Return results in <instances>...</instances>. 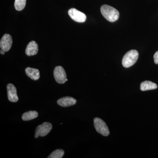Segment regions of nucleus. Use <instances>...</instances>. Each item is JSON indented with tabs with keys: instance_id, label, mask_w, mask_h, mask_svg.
Segmentation results:
<instances>
[{
	"instance_id": "nucleus-1",
	"label": "nucleus",
	"mask_w": 158,
	"mask_h": 158,
	"mask_svg": "<svg viewBox=\"0 0 158 158\" xmlns=\"http://www.w3.org/2000/svg\"><path fill=\"white\" fill-rule=\"evenodd\" d=\"M100 10L103 17L110 22L116 21L119 18V12L112 6L106 5H103L101 7Z\"/></svg>"
},
{
	"instance_id": "nucleus-2",
	"label": "nucleus",
	"mask_w": 158,
	"mask_h": 158,
	"mask_svg": "<svg viewBox=\"0 0 158 158\" xmlns=\"http://www.w3.org/2000/svg\"><path fill=\"white\" fill-rule=\"evenodd\" d=\"M139 54L136 50H131L125 54L122 59V65L125 68H129L138 60Z\"/></svg>"
},
{
	"instance_id": "nucleus-3",
	"label": "nucleus",
	"mask_w": 158,
	"mask_h": 158,
	"mask_svg": "<svg viewBox=\"0 0 158 158\" xmlns=\"http://www.w3.org/2000/svg\"><path fill=\"white\" fill-rule=\"evenodd\" d=\"M94 123L97 132L104 136H108L110 135L109 128L103 120L97 117L94 119Z\"/></svg>"
},
{
	"instance_id": "nucleus-4",
	"label": "nucleus",
	"mask_w": 158,
	"mask_h": 158,
	"mask_svg": "<svg viewBox=\"0 0 158 158\" xmlns=\"http://www.w3.org/2000/svg\"><path fill=\"white\" fill-rule=\"evenodd\" d=\"M52 128V126L48 122H44L41 125H40L36 128L35 131V138H38L39 136L44 137L51 131Z\"/></svg>"
},
{
	"instance_id": "nucleus-5",
	"label": "nucleus",
	"mask_w": 158,
	"mask_h": 158,
	"mask_svg": "<svg viewBox=\"0 0 158 158\" xmlns=\"http://www.w3.org/2000/svg\"><path fill=\"white\" fill-rule=\"evenodd\" d=\"M54 76L57 83L60 84H64L66 81L67 76L64 68L61 66L55 67L54 70Z\"/></svg>"
},
{
	"instance_id": "nucleus-6",
	"label": "nucleus",
	"mask_w": 158,
	"mask_h": 158,
	"mask_svg": "<svg viewBox=\"0 0 158 158\" xmlns=\"http://www.w3.org/2000/svg\"><path fill=\"white\" fill-rule=\"evenodd\" d=\"M68 14L71 18L77 22L84 23L87 19V16L85 13L75 8L69 9L68 11Z\"/></svg>"
},
{
	"instance_id": "nucleus-7",
	"label": "nucleus",
	"mask_w": 158,
	"mask_h": 158,
	"mask_svg": "<svg viewBox=\"0 0 158 158\" xmlns=\"http://www.w3.org/2000/svg\"><path fill=\"white\" fill-rule=\"evenodd\" d=\"M12 44V39L11 35L5 34L1 40L0 48L1 49L8 52L11 48Z\"/></svg>"
},
{
	"instance_id": "nucleus-8",
	"label": "nucleus",
	"mask_w": 158,
	"mask_h": 158,
	"mask_svg": "<svg viewBox=\"0 0 158 158\" xmlns=\"http://www.w3.org/2000/svg\"><path fill=\"white\" fill-rule=\"evenodd\" d=\"M8 98L9 101L12 102H16L19 100V98L17 94L16 88L14 85L9 84L7 86Z\"/></svg>"
},
{
	"instance_id": "nucleus-9",
	"label": "nucleus",
	"mask_w": 158,
	"mask_h": 158,
	"mask_svg": "<svg viewBox=\"0 0 158 158\" xmlns=\"http://www.w3.org/2000/svg\"><path fill=\"white\" fill-rule=\"evenodd\" d=\"M76 103V99L69 96L62 98L57 101L58 104L63 107H67L73 106L75 105Z\"/></svg>"
},
{
	"instance_id": "nucleus-10",
	"label": "nucleus",
	"mask_w": 158,
	"mask_h": 158,
	"mask_svg": "<svg viewBox=\"0 0 158 158\" xmlns=\"http://www.w3.org/2000/svg\"><path fill=\"white\" fill-rule=\"evenodd\" d=\"M38 44L35 41H32L29 43L26 49V55L29 56H34L38 52Z\"/></svg>"
},
{
	"instance_id": "nucleus-11",
	"label": "nucleus",
	"mask_w": 158,
	"mask_h": 158,
	"mask_svg": "<svg viewBox=\"0 0 158 158\" xmlns=\"http://www.w3.org/2000/svg\"><path fill=\"white\" fill-rule=\"evenodd\" d=\"M26 74L30 78L34 81H37L40 77L39 70L37 69L27 67L25 69Z\"/></svg>"
},
{
	"instance_id": "nucleus-12",
	"label": "nucleus",
	"mask_w": 158,
	"mask_h": 158,
	"mask_svg": "<svg viewBox=\"0 0 158 158\" xmlns=\"http://www.w3.org/2000/svg\"><path fill=\"white\" fill-rule=\"evenodd\" d=\"M157 87L156 84L150 81H144L142 82L140 85V89L142 91L155 90L157 89Z\"/></svg>"
},
{
	"instance_id": "nucleus-13",
	"label": "nucleus",
	"mask_w": 158,
	"mask_h": 158,
	"mask_svg": "<svg viewBox=\"0 0 158 158\" xmlns=\"http://www.w3.org/2000/svg\"><path fill=\"white\" fill-rule=\"evenodd\" d=\"M38 113L36 111H29L23 114L22 118L24 121H29L37 118Z\"/></svg>"
},
{
	"instance_id": "nucleus-14",
	"label": "nucleus",
	"mask_w": 158,
	"mask_h": 158,
	"mask_svg": "<svg viewBox=\"0 0 158 158\" xmlns=\"http://www.w3.org/2000/svg\"><path fill=\"white\" fill-rule=\"evenodd\" d=\"M27 0H15L14 6L15 9L20 11L24 9L26 5Z\"/></svg>"
},
{
	"instance_id": "nucleus-15",
	"label": "nucleus",
	"mask_w": 158,
	"mask_h": 158,
	"mask_svg": "<svg viewBox=\"0 0 158 158\" xmlns=\"http://www.w3.org/2000/svg\"><path fill=\"white\" fill-rule=\"evenodd\" d=\"M64 150L62 149H57L51 153L50 155L48 157V158H62L64 156Z\"/></svg>"
},
{
	"instance_id": "nucleus-16",
	"label": "nucleus",
	"mask_w": 158,
	"mask_h": 158,
	"mask_svg": "<svg viewBox=\"0 0 158 158\" xmlns=\"http://www.w3.org/2000/svg\"><path fill=\"white\" fill-rule=\"evenodd\" d=\"M153 58L155 63L158 65V51L154 55Z\"/></svg>"
},
{
	"instance_id": "nucleus-17",
	"label": "nucleus",
	"mask_w": 158,
	"mask_h": 158,
	"mask_svg": "<svg viewBox=\"0 0 158 158\" xmlns=\"http://www.w3.org/2000/svg\"><path fill=\"white\" fill-rule=\"evenodd\" d=\"M6 52H5V51L3 50L2 49H1V50H0V52H1V54H2V55H4Z\"/></svg>"
}]
</instances>
